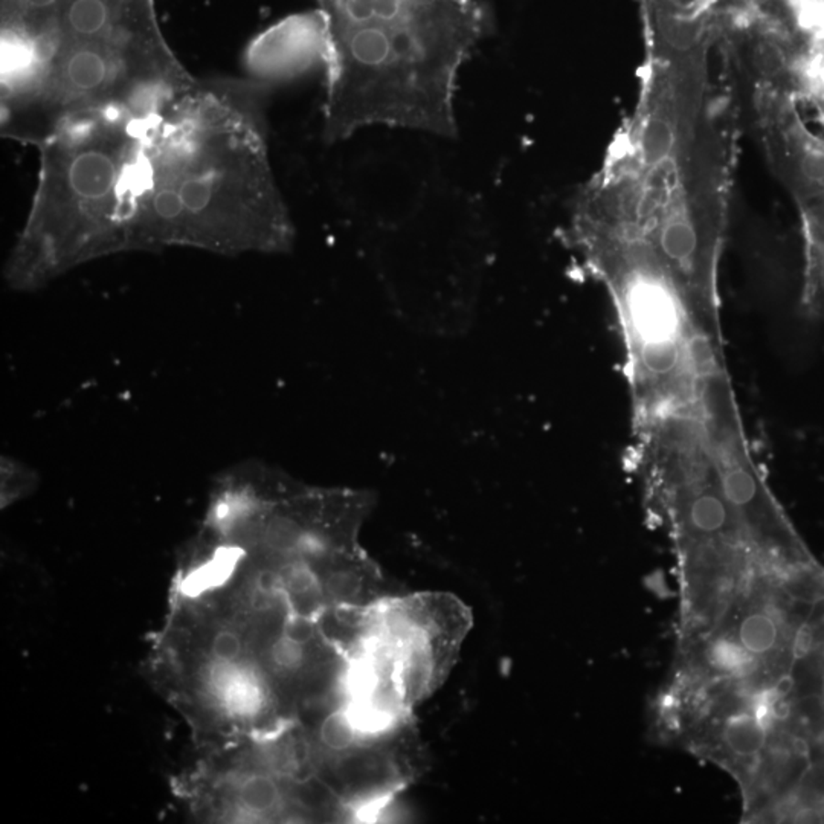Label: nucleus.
<instances>
[{
    "label": "nucleus",
    "instance_id": "12",
    "mask_svg": "<svg viewBox=\"0 0 824 824\" xmlns=\"http://www.w3.org/2000/svg\"><path fill=\"white\" fill-rule=\"evenodd\" d=\"M819 808H821V810H823L824 814V796L821 797V800H819Z\"/></svg>",
    "mask_w": 824,
    "mask_h": 824
},
{
    "label": "nucleus",
    "instance_id": "4",
    "mask_svg": "<svg viewBox=\"0 0 824 824\" xmlns=\"http://www.w3.org/2000/svg\"><path fill=\"white\" fill-rule=\"evenodd\" d=\"M472 612L449 593H417L343 605L329 632L347 660L345 701L362 732L411 721L449 678L472 629Z\"/></svg>",
    "mask_w": 824,
    "mask_h": 824
},
{
    "label": "nucleus",
    "instance_id": "1",
    "mask_svg": "<svg viewBox=\"0 0 824 824\" xmlns=\"http://www.w3.org/2000/svg\"><path fill=\"white\" fill-rule=\"evenodd\" d=\"M270 86L195 79L145 138L127 250L288 252L295 229L269 156Z\"/></svg>",
    "mask_w": 824,
    "mask_h": 824
},
{
    "label": "nucleus",
    "instance_id": "6",
    "mask_svg": "<svg viewBox=\"0 0 824 824\" xmlns=\"http://www.w3.org/2000/svg\"><path fill=\"white\" fill-rule=\"evenodd\" d=\"M768 739V727L757 714H734L723 730V742L730 753L739 759H755L764 750Z\"/></svg>",
    "mask_w": 824,
    "mask_h": 824
},
{
    "label": "nucleus",
    "instance_id": "8",
    "mask_svg": "<svg viewBox=\"0 0 824 824\" xmlns=\"http://www.w3.org/2000/svg\"><path fill=\"white\" fill-rule=\"evenodd\" d=\"M237 794L241 808L257 815L273 812L283 800L279 785L268 776H252L241 783Z\"/></svg>",
    "mask_w": 824,
    "mask_h": 824
},
{
    "label": "nucleus",
    "instance_id": "7",
    "mask_svg": "<svg viewBox=\"0 0 824 824\" xmlns=\"http://www.w3.org/2000/svg\"><path fill=\"white\" fill-rule=\"evenodd\" d=\"M736 639L750 655L760 657L776 648L778 639L777 623L768 612H750L737 626Z\"/></svg>",
    "mask_w": 824,
    "mask_h": 824
},
{
    "label": "nucleus",
    "instance_id": "5",
    "mask_svg": "<svg viewBox=\"0 0 824 824\" xmlns=\"http://www.w3.org/2000/svg\"><path fill=\"white\" fill-rule=\"evenodd\" d=\"M329 37L321 11L292 16L250 43L243 57L246 77L275 88L324 68Z\"/></svg>",
    "mask_w": 824,
    "mask_h": 824
},
{
    "label": "nucleus",
    "instance_id": "3",
    "mask_svg": "<svg viewBox=\"0 0 824 824\" xmlns=\"http://www.w3.org/2000/svg\"><path fill=\"white\" fill-rule=\"evenodd\" d=\"M161 111H75L37 145L33 204L6 263L11 288H43L70 269L127 250L141 156Z\"/></svg>",
    "mask_w": 824,
    "mask_h": 824
},
{
    "label": "nucleus",
    "instance_id": "9",
    "mask_svg": "<svg viewBox=\"0 0 824 824\" xmlns=\"http://www.w3.org/2000/svg\"><path fill=\"white\" fill-rule=\"evenodd\" d=\"M709 660L716 671L730 675H744L755 664V657L737 639H719L710 648Z\"/></svg>",
    "mask_w": 824,
    "mask_h": 824
},
{
    "label": "nucleus",
    "instance_id": "10",
    "mask_svg": "<svg viewBox=\"0 0 824 824\" xmlns=\"http://www.w3.org/2000/svg\"><path fill=\"white\" fill-rule=\"evenodd\" d=\"M812 644H814V630L810 628L809 625H801L797 630L796 639H794V648H792V653H794V657L797 660H801V658H805L808 653L810 652V649H812Z\"/></svg>",
    "mask_w": 824,
    "mask_h": 824
},
{
    "label": "nucleus",
    "instance_id": "11",
    "mask_svg": "<svg viewBox=\"0 0 824 824\" xmlns=\"http://www.w3.org/2000/svg\"><path fill=\"white\" fill-rule=\"evenodd\" d=\"M792 687H794V680H792L791 676H783L773 689L774 698H785V696L791 693Z\"/></svg>",
    "mask_w": 824,
    "mask_h": 824
},
{
    "label": "nucleus",
    "instance_id": "2",
    "mask_svg": "<svg viewBox=\"0 0 824 824\" xmlns=\"http://www.w3.org/2000/svg\"><path fill=\"white\" fill-rule=\"evenodd\" d=\"M324 138L384 125L455 138L460 70L491 29L481 0H321Z\"/></svg>",
    "mask_w": 824,
    "mask_h": 824
}]
</instances>
